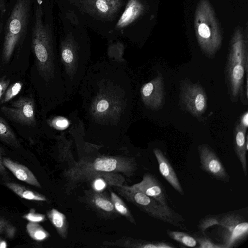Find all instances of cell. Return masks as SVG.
<instances>
[{
  "label": "cell",
  "mask_w": 248,
  "mask_h": 248,
  "mask_svg": "<svg viewBox=\"0 0 248 248\" xmlns=\"http://www.w3.org/2000/svg\"><path fill=\"white\" fill-rule=\"evenodd\" d=\"M1 240V239L0 238V241Z\"/></svg>",
  "instance_id": "obj_35"
},
{
  "label": "cell",
  "mask_w": 248,
  "mask_h": 248,
  "mask_svg": "<svg viewBox=\"0 0 248 248\" xmlns=\"http://www.w3.org/2000/svg\"><path fill=\"white\" fill-rule=\"evenodd\" d=\"M47 217L59 235L64 239L67 238L68 223L66 216L55 208L47 213Z\"/></svg>",
  "instance_id": "obj_18"
},
{
  "label": "cell",
  "mask_w": 248,
  "mask_h": 248,
  "mask_svg": "<svg viewBox=\"0 0 248 248\" xmlns=\"http://www.w3.org/2000/svg\"><path fill=\"white\" fill-rule=\"evenodd\" d=\"M138 169L134 158L121 156L100 155L88 156L79 159L65 170L64 177L72 184L79 177L89 173L99 172L121 173L129 177Z\"/></svg>",
  "instance_id": "obj_3"
},
{
  "label": "cell",
  "mask_w": 248,
  "mask_h": 248,
  "mask_svg": "<svg viewBox=\"0 0 248 248\" xmlns=\"http://www.w3.org/2000/svg\"><path fill=\"white\" fill-rule=\"evenodd\" d=\"M181 98L187 110L194 116H201L206 109L207 95L199 84L185 83L181 91Z\"/></svg>",
  "instance_id": "obj_10"
},
{
  "label": "cell",
  "mask_w": 248,
  "mask_h": 248,
  "mask_svg": "<svg viewBox=\"0 0 248 248\" xmlns=\"http://www.w3.org/2000/svg\"><path fill=\"white\" fill-rule=\"evenodd\" d=\"M129 186L155 199L162 205H168V197L165 187L153 174L144 173L140 182Z\"/></svg>",
  "instance_id": "obj_12"
},
{
  "label": "cell",
  "mask_w": 248,
  "mask_h": 248,
  "mask_svg": "<svg viewBox=\"0 0 248 248\" xmlns=\"http://www.w3.org/2000/svg\"><path fill=\"white\" fill-rule=\"evenodd\" d=\"M246 131L238 124L235 127L234 135L235 153L241 163L245 176L247 175L246 155L248 150V144H246Z\"/></svg>",
  "instance_id": "obj_16"
},
{
  "label": "cell",
  "mask_w": 248,
  "mask_h": 248,
  "mask_svg": "<svg viewBox=\"0 0 248 248\" xmlns=\"http://www.w3.org/2000/svg\"><path fill=\"white\" fill-rule=\"evenodd\" d=\"M85 199L88 204L103 217L110 218L118 216L113 204L106 194L92 190L85 194Z\"/></svg>",
  "instance_id": "obj_13"
},
{
  "label": "cell",
  "mask_w": 248,
  "mask_h": 248,
  "mask_svg": "<svg viewBox=\"0 0 248 248\" xmlns=\"http://www.w3.org/2000/svg\"><path fill=\"white\" fill-rule=\"evenodd\" d=\"M3 163L18 180L35 187L41 188V186L32 172L25 166L14 161L8 157H3Z\"/></svg>",
  "instance_id": "obj_15"
},
{
  "label": "cell",
  "mask_w": 248,
  "mask_h": 248,
  "mask_svg": "<svg viewBox=\"0 0 248 248\" xmlns=\"http://www.w3.org/2000/svg\"><path fill=\"white\" fill-rule=\"evenodd\" d=\"M196 239L199 248H223L219 243L214 242L204 232L200 231L193 233L192 235Z\"/></svg>",
  "instance_id": "obj_24"
},
{
  "label": "cell",
  "mask_w": 248,
  "mask_h": 248,
  "mask_svg": "<svg viewBox=\"0 0 248 248\" xmlns=\"http://www.w3.org/2000/svg\"><path fill=\"white\" fill-rule=\"evenodd\" d=\"M31 6V0H17L7 21L2 55L5 63L10 61L15 49L25 37Z\"/></svg>",
  "instance_id": "obj_6"
},
{
  "label": "cell",
  "mask_w": 248,
  "mask_h": 248,
  "mask_svg": "<svg viewBox=\"0 0 248 248\" xmlns=\"http://www.w3.org/2000/svg\"><path fill=\"white\" fill-rule=\"evenodd\" d=\"M6 9V2L4 0H0V19L3 16Z\"/></svg>",
  "instance_id": "obj_33"
},
{
  "label": "cell",
  "mask_w": 248,
  "mask_h": 248,
  "mask_svg": "<svg viewBox=\"0 0 248 248\" xmlns=\"http://www.w3.org/2000/svg\"><path fill=\"white\" fill-rule=\"evenodd\" d=\"M153 153L157 160L161 175L178 193L184 195V191L179 178L169 159L158 148H155Z\"/></svg>",
  "instance_id": "obj_14"
},
{
  "label": "cell",
  "mask_w": 248,
  "mask_h": 248,
  "mask_svg": "<svg viewBox=\"0 0 248 248\" xmlns=\"http://www.w3.org/2000/svg\"><path fill=\"white\" fill-rule=\"evenodd\" d=\"M0 109L6 117L16 123L27 126L36 125L35 103L31 97H21Z\"/></svg>",
  "instance_id": "obj_7"
},
{
  "label": "cell",
  "mask_w": 248,
  "mask_h": 248,
  "mask_svg": "<svg viewBox=\"0 0 248 248\" xmlns=\"http://www.w3.org/2000/svg\"><path fill=\"white\" fill-rule=\"evenodd\" d=\"M127 68L109 59L89 66L77 91L84 140L116 138L129 128L134 94Z\"/></svg>",
  "instance_id": "obj_1"
},
{
  "label": "cell",
  "mask_w": 248,
  "mask_h": 248,
  "mask_svg": "<svg viewBox=\"0 0 248 248\" xmlns=\"http://www.w3.org/2000/svg\"><path fill=\"white\" fill-rule=\"evenodd\" d=\"M29 235L34 240L42 241L49 236V233L38 222L29 221L26 225Z\"/></svg>",
  "instance_id": "obj_23"
},
{
  "label": "cell",
  "mask_w": 248,
  "mask_h": 248,
  "mask_svg": "<svg viewBox=\"0 0 248 248\" xmlns=\"http://www.w3.org/2000/svg\"><path fill=\"white\" fill-rule=\"evenodd\" d=\"M96 6L102 12H106L108 9V5L105 0H97L96 2Z\"/></svg>",
  "instance_id": "obj_31"
},
{
  "label": "cell",
  "mask_w": 248,
  "mask_h": 248,
  "mask_svg": "<svg viewBox=\"0 0 248 248\" xmlns=\"http://www.w3.org/2000/svg\"><path fill=\"white\" fill-rule=\"evenodd\" d=\"M218 225L217 235L223 248L237 247L248 236V222L238 213L229 212L217 215H207L201 218L198 228L202 231Z\"/></svg>",
  "instance_id": "obj_4"
},
{
  "label": "cell",
  "mask_w": 248,
  "mask_h": 248,
  "mask_svg": "<svg viewBox=\"0 0 248 248\" xmlns=\"http://www.w3.org/2000/svg\"><path fill=\"white\" fill-rule=\"evenodd\" d=\"M23 83L21 81H17L7 89L3 96L1 98L0 103H5L14 98L21 91Z\"/></svg>",
  "instance_id": "obj_26"
},
{
  "label": "cell",
  "mask_w": 248,
  "mask_h": 248,
  "mask_svg": "<svg viewBox=\"0 0 248 248\" xmlns=\"http://www.w3.org/2000/svg\"><path fill=\"white\" fill-rule=\"evenodd\" d=\"M137 12L134 3H131L127 6L122 15L118 22L119 25H124L130 22L135 16Z\"/></svg>",
  "instance_id": "obj_27"
},
{
  "label": "cell",
  "mask_w": 248,
  "mask_h": 248,
  "mask_svg": "<svg viewBox=\"0 0 248 248\" xmlns=\"http://www.w3.org/2000/svg\"><path fill=\"white\" fill-rule=\"evenodd\" d=\"M201 169L212 178L224 183L230 182L226 169L214 150L208 144L198 147Z\"/></svg>",
  "instance_id": "obj_8"
},
{
  "label": "cell",
  "mask_w": 248,
  "mask_h": 248,
  "mask_svg": "<svg viewBox=\"0 0 248 248\" xmlns=\"http://www.w3.org/2000/svg\"><path fill=\"white\" fill-rule=\"evenodd\" d=\"M140 100L144 107L153 110L162 107L164 102V79L161 74L143 83L140 89Z\"/></svg>",
  "instance_id": "obj_9"
},
{
  "label": "cell",
  "mask_w": 248,
  "mask_h": 248,
  "mask_svg": "<svg viewBox=\"0 0 248 248\" xmlns=\"http://www.w3.org/2000/svg\"><path fill=\"white\" fill-rule=\"evenodd\" d=\"M23 217L29 221L38 223L44 221L46 220V217L45 215L35 213L34 211L32 212V210H31L28 214L24 215Z\"/></svg>",
  "instance_id": "obj_28"
},
{
  "label": "cell",
  "mask_w": 248,
  "mask_h": 248,
  "mask_svg": "<svg viewBox=\"0 0 248 248\" xmlns=\"http://www.w3.org/2000/svg\"><path fill=\"white\" fill-rule=\"evenodd\" d=\"M103 246L126 248H155L156 246V243L155 241L124 237L118 240L104 242Z\"/></svg>",
  "instance_id": "obj_17"
},
{
  "label": "cell",
  "mask_w": 248,
  "mask_h": 248,
  "mask_svg": "<svg viewBox=\"0 0 248 248\" xmlns=\"http://www.w3.org/2000/svg\"><path fill=\"white\" fill-rule=\"evenodd\" d=\"M198 31L200 36L204 38H207L210 35L209 29L205 24H202L199 26Z\"/></svg>",
  "instance_id": "obj_30"
},
{
  "label": "cell",
  "mask_w": 248,
  "mask_h": 248,
  "mask_svg": "<svg viewBox=\"0 0 248 248\" xmlns=\"http://www.w3.org/2000/svg\"><path fill=\"white\" fill-rule=\"evenodd\" d=\"M0 140L6 144L14 147L20 146V142L9 125L0 117Z\"/></svg>",
  "instance_id": "obj_20"
},
{
  "label": "cell",
  "mask_w": 248,
  "mask_h": 248,
  "mask_svg": "<svg viewBox=\"0 0 248 248\" xmlns=\"http://www.w3.org/2000/svg\"><path fill=\"white\" fill-rule=\"evenodd\" d=\"M124 176L119 173L99 172L84 175L76 180L71 185L90 182L94 191L102 192L108 186H116L124 185Z\"/></svg>",
  "instance_id": "obj_11"
},
{
  "label": "cell",
  "mask_w": 248,
  "mask_h": 248,
  "mask_svg": "<svg viewBox=\"0 0 248 248\" xmlns=\"http://www.w3.org/2000/svg\"><path fill=\"white\" fill-rule=\"evenodd\" d=\"M4 154V149L0 146V175L7 179L9 178V173L3 163V155Z\"/></svg>",
  "instance_id": "obj_29"
},
{
  "label": "cell",
  "mask_w": 248,
  "mask_h": 248,
  "mask_svg": "<svg viewBox=\"0 0 248 248\" xmlns=\"http://www.w3.org/2000/svg\"><path fill=\"white\" fill-rule=\"evenodd\" d=\"M110 198L118 214L124 217L132 224L136 225V220L130 210L120 197L115 192L111 191Z\"/></svg>",
  "instance_id": "obj_21"
},
{
  "label": "cell",
  "mask_w": 248,
  "mask_h": 248,
  "mask_svg": "<svg viewBox=\"0 0 248 248\" xmlns=\"http://www.w3.org/2000/svg\"><path fill=\"white\" fill-rule=\"evenodd\" d=\"M166 233L170 239L185 247L194 248L197 246L195 238L186 232L167 230Z\"/></svg>",
  "instance_id": "obj_22"
},
{
  "label": "cell",
  "mask_w": 248,
  "mask_h": 248,
  "mask_svg": "<svg viewBox=\"0 0 248 248\" xmlns=\"http://www.w3.org/2000/svg\"><path fill=\"white\" fill-rule=\"evenodd\" d=\"M5 185L11 191L21 198L34 201L44 202L47 200L46 197L42 194L32 191L20 184L8 182Z\"/></svg>",
  "instance_id": "obj_19"
},
{
  "label": "cell",
  "mask_w": 248,
  "mask_h": 248,
  "mask_svg": "<svg viewBox=\"0 0 248 248\" xmlns=\"http://www.w3.org/2000/svg\"><path fill=\"white\" fill-rule=\"evenodd\" d=\"M119 194L149 216L181 229L187 230L183 216L168 205L161 204L144 193L129 186H114Z\"/></svg>",
  "instance_id": "obj_5"
},
{
  "label": "cell",
  "mask_w": 248,
  "mask_h": 248,
  "mask_svg": "<svg viewBox=\"0 0 248 248\" xmlns=\"http://www.w3.org/2000/svg\"><path fill=\"white\" fill-rule=\"evenodd\" d=\"M17 232L16 227L5 217L0 216V235L9 239L15 237Z\"/></svg>",
  "instance_id": "obj_25"
},
{
  "label": "cell",
  "mask_w": 248,
  "mask_h": 248,
  "mask_svg": "<svg viewBox=\"0 0 248 248\" xmlns=\"http://www.w3.org/2000/svg\"><path fill=\"white\" fill-rule=\"evenodd\" d=\"M32 48L35 66L44 86L50 89L54 107L69 99L62 77L59 57L48 29L42 20V10L38 6L32 32Z\"/></svg>",
  "instance_id": "obj_2"
},
{
  "label": "cell",
  "mask_w": 248,
  "mask_h": 248,
  "mask_svg": "<svg viewBox=\"0 0 248 248\" xmlns=\"http://www.w3.org/2000/svg\"><path fill=\"white\" fill-rule=\"evenodd\" d=\"M7 243L6 242L3 240H1L0 241V248H5L7 247Z\"/></svg>",
  "instance_id": "obj_34"
},
{
  "label": "cell",
  "mask_w": 248,
  "mask_h": 248,
  "mask_svg": "<svg viewBox=\"0 0 248 248\" xmlns=\"http://www.w3.org/2000/svg\"><path fill=\"white\" fill-rule=\"evenodd\" d=\"M239 125L243 129L247 130L248 126V112H245L241 117Z\"/></svg>",
  "instance_id": "obj_32"
}]
</instances>
